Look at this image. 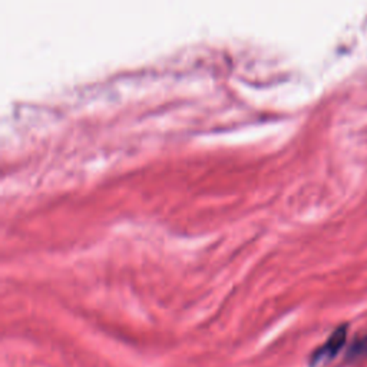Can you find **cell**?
<instances>
[{
    "label": "cell",
    "instance_id": "obj_2",
    "mask_svg": "<svg viewBox=\"0 0 367 367\" xmlns=\"http://www.w3.org/2000/svg\"><path fill=\"white\" fill-rule=\"evenodd\" d=\"M364 357H367V336L359 338L350 345L346 359L350 361H354V360L364 359Z\"/></svg>",
    "mask_w": 367,
    "mask_h": 367
},
{
    "label": "cell",
    "instance_id": "obj_1",
    "mask_svg": "<svg viewBox=\"0 0 367 367\" xmlns=\"http://www.w3.org/2000/svg\"><path fill=\"white\" fill-rule=\"evenodd\" d=\"M346 339H347V327L340 326L339 328L333 331V335L327 339V342L314 352V354L312 356V364H319L335 359L339 354V352L343 349Z\"/></svg>",
    "mask_w": 367,
    "mask_h": 367
}]
</instances>
